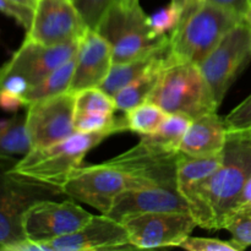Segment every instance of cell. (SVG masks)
Listing matches in <instances>:
<instances>
[{
	"label": "cell",
	"mask_w": 251,
	"mask_h": 251,
	"mask_svg": "<svg viewBox=\"0 0 251 251\" xmlns=\"http://www.w3.org/2000/svg\"><path fill=\"white\" fill-rule=\"evenodd\" d=\"M250 176L251 139L228 137L221 167L189 202V210L198 227L223 229L227 217L239 205Z\"/></svg>",
	"instance_id": "6da1fadb"
},
{
	"label": "cell",
	"mask_w": 251,
	"mask_h": 251,
	"mask_svg": "<svg viewBox=\"0 0 251 251\" xmlns=\"http://www.w3.org/2000/svg\"><path fill=\"white\" fill-rule=\"evenodd\" d=\"M243 20L229 10L201 0L184 10L180 22L169 36L171 55L200 65L225 34Z\"/></svg>",
	"instance_id": "7a4b0ae2"
},
{
	"label": "cell",
	"mask_w": 251,
	"mask_h": 251,
	"mask_svg": "<svg viewBox=\"0 0 251 251\" xmlns=\"http://www.w3.org/2000/svg\"><path fill=\"white\" fill-rule=\"evenodd\" d=\"M147 100L164 112L181 113L191 119L218 109L200 66L176 60L171 54Z\"/></svg>",
	"instance_id": "3957f363"
},
{
	"label": "cell",
	"mask_w": 251,
	"mask_h": 251,
	"mask_svg": "<svg viewBox=\"0 0 251 251\" xmlns=\"http://www.w3.org/2000/svg\"><path fill=\"white\" fill-rule=\"evenodd\" d=\"M110 135V132L85 134L75 131L51 146L31 150L11 171L61 191L66 179L81 166L86 154Z\"/></svg>",
	"instance_id": "277c9868"
},
{
	"label": "cell",
	"mask_w": 251,
	"mask_h": 251,
	"mask_svg": "<svg viewBox=\"0 0 251 251\" xmlns=\"http://www.w3.org/2000/svg\"><path fill=\"white\" fill-rule=\"evenodd\" d=\"M147 16L140 4L127 6L120 1L114 2L103 15L96 31L112 46L113 64L132 60L169 46V36L154 33Z\"/></svg>",
	"instance_id": "5b68a950"
},
{
	"label": "cell",
	"mask_w": 251,
	"mask_h": 251,
	"mask_svg": "<svg viewBox=\"0 0 251 251\" xmlns=\"http://www.w3.org/2000/svg\"><path fill=\"white\" fill-rule=\"evenodd\" d=\"M59 189L9 171L0 173V249L12 250L27 240L24 215L33 203L60 195Z\"/></svg>",
	"instance_id": "8992f818"
},
{
	"label": "cell",
	"mask_w": 251,
	"mask_h": 251,
	"mask_svg": "<svg viewBox=\"0 0 251 251\" xmlns=\"http://www.w3.org/2000/svg\"><path fill=\"white\" fill-rule=\"evenodd\" d=\"M141 188L146 186L139 179L105 161L75 169L66 179L61 193L107 215L123 191Z\"/></svg>",
	"instance_id": "52a82bcc"
},
{
	"label": "cell",
	"mask_w": 251,
	"mask_h": 251,
	"mask_svg": "<svg viewBox=\"0 0 251 251\" xmlns=\"http://www.w3.org/2000/svg\"><path fill=\"white\" fill-rule=\"evenodd\" d=\"M250 60L251 28L243 20L225 34L199 65L218 108L237 76Z\"/></svg>",
	"instance_id": "ba28073f"
},
{
	"label": "cell",
	"mask_w": 251,
	"mask_h": 251,
	"mask_svg": "<svg viewBox=\"0 0 251 251\" xmlns=\"http://www.w3.org/2000/svg\"><path fill=\"white\" fill-rule=\"evenodd\" d=\"M90 27L74 0H37L26 38L43 46L78 42Z\"/></svg>",
	"instance_id": "9c48e42d"
},
{
	"label": "cell",
	"mask_w": 251,
	"mask_h": 251,
	"mask_svg": "<svg viewBox=\"0 0 251 251\" xmlns=\"http://www.w3.org/2000/svg\"><path fill=\"white\" fill-rule=\"evenodd\" d=\"M26 127L31 150L44 149L75 132V93L64 92L27 105Z\"/></svg>",
	"instance_id": "30bf717a"
},
{
	"label": "cell",
	"mask_w": 251,
	"mask_h": 251,
	"mask_svg": "<svg viewBox=\"0 0 251 251\" xmlns=\"http://www.w3.org/2000/svg\"><path fill=\"white\" fill-rule=\"evenodd\" d=\"M93 215L71 200L53 201L46 199L33 203L25 212L22 227L31 242L47 243L73 234L82 228Z\"/></svg>",
	"instance_id": "8fae6325"
},
{
	"label": "cell",
	"mask_w": 251,
	"mask_h": 251,
	"mask_svg": "<svg viewBox=\"0 0 251 251\" xmlns=\"http://www.w3.org/2000/svg\"><path fill=\"white\" fill-rule=\"evenodd\" d=\"M135 249L179 247L198 227L190 212H149L122 221Z\"/></svg>",
	"instance_id": "7c38bea8"
},
{
	"label": "cell",
	"mask_w": 251,
	"mask_h": 251,
	"mask_svg": "<svg viewBox=\"0 0 251 251\" xmlns=\"http://www.w3.org/2000/svg\"><path fill=\"white\" fill-rule=\"evenodd\" d=\"M178 156L179 151H171L141 139L136 146L108 162L139 179L146 188H176Z\"/></svg>",
	"instance_id": "4fadbf2b"
},
{
	"label": "cell",
	"mask_w": 251,
	"mask_h": 251,
	"mask_svg": "<svg viewBox=\"0 0 251 251\" xmlns=\"http://www.w3.org/2000/svg\"><path fill=\"white\" fill-rule=\"evenodd\" d=\"M46 251H97L135 249L126 228L122 222L107 215L92 216L90 221L73 234L43 243Z\"/></svg>",
	"instance_id": "5bb4252c"
},
{
	"label": "cell",
	"mask_w": 251,
	"mask_h": 251,
	"mask_svg": "<svg viewBox=\"0 0 251 251\" xmlns=\"http://www.w3.org/2000/svg\"><path fill=\"white\" fill-rule=\"evenodd\" d=\"M77 47L78 42L49 47L25 39L10 60L0 69L9 73L20 74L28 81L32 87L65 61L74 58Z\"/></svg>",
	"instance_id": "9a60e30c"
},
{
	"label": "cell",
	"mask_w": 251,
	"mask_h": 251,
	"mask_svg": "<svg viewBox=\"0 0 251 251\" xmlns=\"http://www.w3.org/2000/svg\"><path fill=\"white\" fill-rule=\"evenodd\" d=\"M113 66V48L96 29L88 28L78 41L76 64L69 91L100 87Z\"/></svg>",
	"instance_id": "2e32d148"
},
{
	"label": "cell",
	"mask_w": 251,
	"mask_h": 251,
	"mask_svg": "<svg viewBox=\"0 0 251 251\" xmlns=\"http://www.w3.org/2000/svg\"><path fill=\"white\" fill-rule=\"evenodd\" d=\"M190 212L188 202L176 188L150 186L125 190L114 200L108 217L122 222L131 216L149 212Z\"/></svg>",
	"instance_id": "e0dca14e"
},
{
	"label": "cell",
	"mask_w": 251,
	"mask_h": 251,
	"mask_svg": "<svg viewBox=\"0 0 251 251\" xmlns=\"http://www.w3.org/2000/svg\"><path fill=\"white\" fill-rule=\"evenodd\" d=\"M228 141L225 119L217 112L195 118L179 146V152L194 157H208L222 153Z\"/></svg>",
	"instance_id": "ac0fdd59"
},
{
	"label": "cell",
	"mask_w": 251,
	"mask_h": 251,
	"mask_svg": "<svg viewBox=\"0 0 251 251\" xmlns=\"http://www.w3.org/2000/svg\"><path fill=\"white\" fill-rule=\"evenodd\" d=\"M222 162L223 152L208 157H194L179 152L176 159V189L185 199L188 206L201 186L220 168Z\"/></svg>",
	"instance_id": "d6986e66"
},
{
	"label": "cell",
	"mask_w": 251,
	"mask_h": 251,
	"mask_svg": "<svg viewBox=\"0 0 251 251\" xmlns=\"http://www.w3.org/2000/svg\"><path fill=\"white\" fill-rule=\"evenodd\" d=\"M169 53H171V46L158 51H154V53L135 58L132 60L113 64L109 74L100 87L108 95L114 96L124 86H126L127 83H130L135 78L146 73L150 68H152L159 60L168 56Z\"/></svg>",
	"instance_id": "ffe728a7"
},
{
	"label": "cell",
	"mask_w": 251,
	"mask_h": 251,
	"mask_svg": "<svg viewBox=\"0 0 251 251\" xmlns=\"http://www.w3.org/2000/svg\"><path fill=\"white\" fill-rule=\"evenodd\" d=\"M168 56L154 64L146 73H144L141 76L127 83L126 86H124L122 90H119L113 96L115 105H117V110L126 112L127 109H131V108L136 107L140 103L147 100L150 93L152 92L157 81H158L162 69L166 65Z\"/></svg>",
	"instance_id": "44dd1931"
},
{
	"label": "cell",
	"mask_w": 251,
	"mask_h": 251,
	"mask_svg": "<svg viewBox=\"0 0 251 251\" xmlns=\"http://www.w3.org/2000/svg\"><path fill=\"white\" fill-rule=\"evenodd\" d=\"M31 141L26 127V117L15 115L0 120V161L22 156L31 151Z\"/></svg>",
	"instance_id": "7402d4cb"
},
{
	"label": "cell",
	"mask_w": 251,
	"mask_h": 251,
	"mask_svg": "<svg viewBox=\"0 0 251 251\" xmlns=\"http://www.w3.org/2000/svg\"><path fill=\"white\" fill-rule=\"evenodd\" d=\"M75 64L76 55L71 58L70 60L65 61L63 65L56 68L54 71H51L48 76L39 81L37 85L29 87V90L25 95V100H26L27 105L32 102H37V100H44V98L68 92L71 81H73Z\"/></svg>",
	"instance_id": "603a6c76"
},
{
	"label": "cell",
	"mask_w": 251,
	"mask_h": 251,
	"mask_svg": "<svg viewBox=\"0 0 251 251\" xmlns=\"http://www.w3.org/2000/svg\"><path fill=\"white\" fill-rule=\"evenodd\" d=\"M191 122L193 119L185 114L168 113L156 131L141 136V139L171 151H179L181 140L190 127Z\"/></svg>",
	"instance_id": "cb8c5ba5"
},
{
	"label": "cell",
	"mask_w": 251,
	"mask_h": 251,
	"mask_svg": "<svg viewBox=\"0 0 251 251\" xmlns=\"http://www.w3.org/2000/svg\"><path fill=\"white\" fill-rule=\"evenodd\" d=\"M124 113L123 122H124L125 131L135 132L140 136L150 135L156 131L157 127L168 114L159 105L150 100H145Z\"/></svg>",
	"instance_id": "d4e9b609"
},
{
	"label": "cell",
	"mask_w": 251,
	"mask_h": 251,
	"mask_svg": "<svg viewBox=\"0 0 251 251\" xmlns=\"http://www.w3.org/2000/svg\"><path fill=\"white\" fill-rule=\"evenodd\" d=\"M74 129L77 132L96 134L110 132L112 135L125 131L122 118H115L114 113H76L74 117Z\"/></svg>",
	"instance_id": "484cf974"
},
{
	"label": "cell",
	"mask_w": 251,
	"mask_h": 251,
	"mask_svg": "<svg viewBox=\"0 0 251 251\" xmlns=\"http://www.w3.org/2000/svg\"><path fill=\"white\" fill-rule=\"evenodd\" d=\"M113 96L108 95L100 87H90L75 93L76 113H115Z\"/></svg>",
	"instance_id": "4316f807"
},
{
	"label": "cell",
	"mask_w": 251,
	"mask_h": 251,
	"mask_svg": "<svg viewBox=\"0 0 251 251\" xmlns=\"http://www.w3.org/2000/svg\"><path fill=\"white\" fill-rule=\"evenodd\" d=\"M223 229L244 249L251 245V203H240L226 220Z\"/></svg>",
	"instance_id": "83f0119b"
},
{
	"label": "cell",
	"mask_w": 251,
	"mask_h": 251,
	"mask_svg": "<svg viewBox=\"0 0 251 251\" xmlns=\"http://www.w3.org/2000/svg\"><path fill=\"white\" fill-rule=\"evenodd\" d=\"M181 16H183V10L169 2V5L147 16V21L154 33L159 36H166L167 32L172 33L176 29V27L180 22Z\"/></svg>",
	"instance_id": "f1b7e54d"
},
{
	"label": "cell",
	"mask_w": 251,
	"mask_h": 251,
	"mask_svg": "<svg viewBox=\"0 0 251 251\" xmlns=\"http://www.w3.org/2000/svg\"><path fill=\"white\" fill-rule=\"evenodd\" d=\"M228 136L242 135L251 130V95L225 118Z\"/></svg>",
	"instance_id": "f546056e"
},
{
	"label": "cell",
	"mask_w": 251,
	"mask_h": 251,
	"mask_svg": "<svg viewBox=\"0 0 251 251\" xmlns=\"http://www.w3.org/2000/svg\"><path fill=\"white\" fill-rule=\"evenodd\" d=\"M179 248L189 251H243L245 250L234 239L221 240L213 238H200L189 235L180 243Z\"/></svg>",
	"instance_id": "4dcf8cb0"
},
{
	"label": "cell",
	"mask_w": 251,
	"mask_h": 251,
	"mask_svg": "<svg viewBox=\"0 0 251 251\" xmlns=\"http://www.w3.org/2000/svg\"><path fill=\"white\" fill-rule=\"evenodd\" d=\"M119 0H75V5L90 28L96 29L103 15Z\"/></svg>",
	"instance_id": "1f68e13d"
},
{
	"label": "cell",
	"mask_w": 251,
	"mask_h": 251,
	"mask_svg": "<svg viewBox=\"0 0 251 251\" xmlns=\"http://www.w3.org/2000/svg\"><path fill=\"white\" fill-rule=\"evenodd\" d=\"M0 12L12 17L25 29H28L33 19V9L16 4L11 0H0Z\"/></svg>",
	"instance_id": "d6a6232c"
},
{
	"label": "cell",
	"mask_w": 251,
	"mask_h": 251,
	"mask_svg": "<svg viewBox=\"0 0 251 251\" xmlns=\"http://www.w3.org/2000/svg\"><path fill=\"white\" fill-rule=\"evenodd\" d=\"M25 107H27V103L24 97L0 90V108L2 110L7 113H16Z\"/></svg>",
	"instance_id": "836d02e7"
},
{
	"label": "cell",
	"mask_w": 251,
	"mask_h": 251,
	"mask_svg": "<svg viewBox=\"0 0 251 251\" xmlns=\"http://www.w3.org/2000/svg\"><path fill=\"white\" fill-rule=\"evenodd\" d=\"M207 1L234 12L242 19H245L251 10V0H207Z\"/></svg>",
	"instance_id": "e575fe53"
},
{
	"label": "cell",
	"mask_w": 251,
	"mask_h": 251,
	"mask_svg": "<svg viewBox=\"0 0 251 251\" xmlns=\"http://www.w3.org/2000/svg\"><path fill=\"white\" fill-rule=\"evenodd\" d=\"M240 203H251V176L249 178V180L247 181V184H245L242 198H240L239 201V205Z\"/></svg>",
	"instance_id": "d590c367"
},
{
	"label": "cell",
	"mask_w": 251,
	"mask_h": 251,
	"mask_svg": "<svg viewBox=\"0 0 251 251\" xmlns=\"http://www.w3.org/2000/svg\"><path fill=\"white\" fill-rule=\"evenodd\" d=\"M199 1H201V0H171L172 4H174L176 6H178L179 9L183 10V12H184V10H186L188 7H190V6H193V5H195L196 2H199Z\"/></svg>",
	"instance_id": "8d00e7d4"
},
{
	"label": "cell",
	"mask_w": 251,
	"mask_h": 251,
	"mask_svg": "<svg viewBox=\"0 0 251 251\" xmlns=\"http://www.w3.org/2000/svg\"><path fill=\"white\" fill-rule=\"evenodd\" d=\"M11 1L16 2V4L22 5V6H27V7H31L33 9L34 5H36L37 0H11Z\"/></svg>",
	"instance_id": "74e56055"
},
{
	"label": "cell",
	"mask_w": 251,
	"mask_h": 251,
	"mask_svg": "<svg viewBox=\"0 0 251 251\" xmlns=\"http://www.w3.org/2000/svg\"><path fill=\"white\" fill-rule=\"evenodd\" d=\"M119 1L122 2V4L127 5V6H134V5L140 4L139 0H119Z\"/></svg>",
	"instance_id": "f35d334b"
},
{
	"label": "cell",
	"mask_w": 251,
	"mask_h": 251,
	"mask_svg": "<svg viewBox=\"0 0 251 251\" xmlns=\"http://www.w3.org/2000/svg\"><path fill=\"white\" fill-rule=\"evenodd\" d=\"M237 137H248V139H251V130L250 131L245 132V134H242V135H235ZM228 137H234V136H228Z\"/></svg>",
	"instance_id": "ab89813d"
},
{
	"label": "cell",
	"mask_w": 251,
	"mask_h": 251,
	"mask_svg": "<svg viewBox=\"0 0 251 251\" xmlns=\"http://www.w3.org/2000/svg\"><path fill=\"white\" fill-rule=\"evenodd\" d=\"M245 21H247V24L249 25V27L251 28V10L249 11V14L247 15V16H245Z\"/></svg>",
	"instance_id": "60d3db41"
},
{
	"label": "cell",
	"mask_w": 251,
	"mask_h": 251,
	"mask_svg": "<svg viewBox=\"0 0 251 251\" xmlns=\"http://www.w3.org/2000/svg\"><path fill=\"white\" fill-rule=\"evenodd\" d=\"M74 1H75V0H74Z\"/></svg>",
	"instance_id": "b9f144b4"
}]
</instances>
